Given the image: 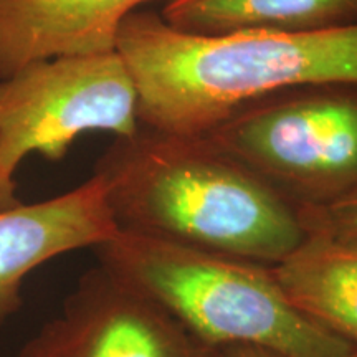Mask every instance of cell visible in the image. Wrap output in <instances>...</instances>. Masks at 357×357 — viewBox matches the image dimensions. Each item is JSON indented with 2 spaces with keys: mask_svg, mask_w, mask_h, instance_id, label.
Returning <instances> with one entry per match:
<instances>
[{
  "mask_svg": "<svg viewBox=\"0 0 357 357\" xmlns=\"http://www.w3.org/2000/svg\"><path fill=\"white\" fill-rule=\"evenodd\" d=\"M119 230L276 265L305 242L300 208L202 136L141 126L98 159Z\"/></svg>",
  "mask_w": 357,
  "mask_h": 357,
  "instance_id": "obj_1",
  "label": "cell"
},
{
  "mask_svg": "<svg viewBox=\"0 0 357 357\" xmlns=\"http://www.w3.org/2000/svg\"><path fill=\"white\" fill-rule=\"evenodd\" d=\"M141 126L202 136L240 105L312 83L357 84V24L319 32L195 37L155 12L128 15L116 37Z\"/></svg>",
  "mask_w": 357,
  "mask_h": 357,
  "instance_id": "obj_2",
  "label": "cell"
},
{
  "mask_svg": "<svg viewBox=\"0 0 357 357\" xmlns=\"http://www.w3.org/2000/svg\"><path fill=\"white\" fill-rule=\"evenodd\" d=\"M98 265L217 349L252 346L280 357H357L306 318L263 263L119 230L95 248Z\"/></svg>",
  "mask_w": 357,
  "mask_h": 357,
  "instance_id": "obj_3",
  "label": "cell"
},
{
  "mask_svg": "<svg viewBox=\"0 0 357 357\" xmlns=\"http://www.w3.org/2000/svg\"><path fill=\"white\" fill-rule=\"evenodd\" d=\"M205 136L300 211L357 195V84L280 89L231 111Z\"/></svg>",
  "mask_w": 357,
  "mask_h": 357,
  "instance_id": "obj_4",
  "label": "cell"
},
{
  "mask_svg": "<svg viewBox=\"0 0 357 357\" xmlns=\"http://www.w3.org/2000/svg\"><path fill=\"white\" fill-rule=\"evenodd\" d=\"M137 108L118 52L48 58L0 78V211L20 204L15 174L26 155L60 160L86 132L132 136Z\"/></svg>",
  "mask_w": 357,
  "mask_h": 357,
  "instance_id": "obj_5",
  "label": "cell"
},
{
  "mask_svg": "<svg viewBox=\"0 0 357 357\" xmlns=\"http://www.w3.org/2000/svg\"><path fill=\"white\" fill-rule=\"evenodd\" d=\"M19 357H222V349L98 265Z\"/></svg>",
  "mask_w": 357,
  "mask_h": 357,
  "instance_id": "obj_6",
  "label": "cell"
},
{
  "mask_svg": "<svg viewBox=\"0 0 357 357\" xmlns=\"http://www.w3.org/2000/svg\"><path fill=\"white\" fill-rule=\"evenodd\" d=\"M119 231L102 178L65 194L0 211V326L22 306L26 275L52 258L96 248Z\"/></svg>",
  "mask_w": 357,
  "mask_h": 357,
  "instance_id": "obj_7",
  "label": "cell"
},
{
  "mask_svg": "<svg viewBox=\"0 0 357 357\" xmlns=\"http://www.w3.org/2000/svg\"><path fill=\"white\" fill-rule=\"evenodd\" d=\"M151 0H0V78L33 61L116 52L123 20Z\"/></svg>",
  "mask_w": 357,
  "mask_h": 357,
  "instance_id": "obj_8",
  "label": "cell"
},
{
  "mask_svg": "<svg viewBox=\"0 0 357 357\" xmlns=\"http://www.w3.org/2000/svg\"><path fill=\"white\" fill-rule=\"evenodd\" d=\"M288 300L357 351V243L321 234L271 265Z\"/></svg>",
  "mask_w": 357,
  "mask_h": 357,
  "instance_id": "obj_9",
  "label": "cell"
},
{
  "mask_svg": "<svg viewBox=\"0 0 357 357\" xmlns=\"http://www.w3.org/2000/svg\"><path fill=\"white\" fill-rule=\"evenodd\" d=\"M177 32H319L357 24V0H166L159 13Z\"/></svg>",
  "mask_w": 357,
  "mask_h": 357,
  "instance_id": "obj_10",
  "label": "cell"
},
{
  "mask_svg": "<svg viewBox=\"0 0 357 357\" xmlns=\"http://www.w3.org/2000/svg\"><path fill=\"white\" fill-rule=\"evenodd\" d=\"M300 213L307 234H321L357 243V195L329 207L303 208Z\"/></svg>",
  "mask_w": 357,
  "mask_h": 357,
  "instance_id": "obj_11",
  "label": "cell"
},
{
  "mask_svg": "<svg viewBox=\"0 0 357 357\" xmlns=\"http://www.w3.org/2000/svg\"><path fill=\"white\" fill-rule=\"evenodd\" d=\"M222 357H280L273 352L252 346H231L222 349Z\"/></svg>",
  "mask_w": 357,
  "mask_h": 357,
  "instance_id": "obj_12",
  "label": "cell"
}]
</instances>
